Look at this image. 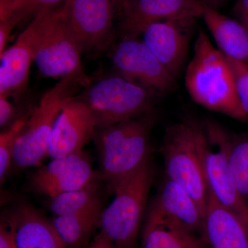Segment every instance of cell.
Returning a JSON list of instances; mask_svg holds the SVG:
<instances>
[{
	"label": "cell",
	"mask_w": 248,
	"mask_h": 248,
	"mask_svg": "<svg viewBox=\"0 0 248 248\" xmlns=\"http://www.w3.org/2000/svg\"><path fill=\"white\" fill-rule=\"evenodd\" d=\"M185 84L190 97L199 105L239 122H248L226 59L203 30L199 31L195 41Z\"/></svg>",
	"instance_id": "1"
},
{
	"label": "cell",
	"mask_w": 248,
	"mask_h": 248,
	"mask_svg": "<svg viewBox=\"0 0 248 248\" xmlns=\"http://www.w3.org/2000/svg\"><path fill=\"white\" fill-rule=\"evenodd\" d=\"M63 4L41 11L22 34L32 48L41 74L60 79L75 76L86 88L92 82L83 69L82 53L68 29Z\"/></svg>",
	"instance_id": "2"
},
{
	"label": "cell",
	"mask_w": 248,
	"mask_h": 248,
	"mask_svg": "<svg viewBox=\"0 0 248 248\" xmlns=\"http://www.w3.org/2000/svg\"><path fill=\"white\" fill-rule=\"evenodd\" d=\"M154 177L152 158L135 172L109 184L115 195L102 210L99 233L115 248H135Z\"/></svg>",
	"instance_id": "3"
},
{
	"label": "cell",
	"mask_w": 248,
	"mask_h": 248,
	"mask_svg": "<svg viewBox=\"0 0 248 248\" xmlns=\"http://www.w3.org/2000/svg\"><path fill=\"white\" fill-rule=\"evenodd\" d=\"M153 112L96 130L93 140L99 158V177L117 182L152 158L150 135Z\"/></svg>",
	"instance_id": "4"
},
{
	"label": "cell",
	"mask_w": 248,
	"mask_h": 248,
	"mask_svg": "<svg viewBox=\"0 0 248 248\" xmlns=\"http://www.w3.org/2000/svg\"><path fill=\"white\" fill-rule=\"evenodd\" d=\"M199 125L190 119L169 125L160 152L166 177L190 194L205 217L208 191L197 141Z\"/></svg>",
	"instance_id": "5"
},
{
	"label": "cell",
	"mask_w": 248,
	"mask_h": 248,
	"mask_svg": "<svg viewBox=\"0 0 248 248\" xmlns=\"http://www.w3.org/2000/svg\"><path fill=\"white\" fill-rule=\"evenodd\" d=\"M81 86L76 77H63L42 96L15 145L13 164L17 169L37 166L48 156L50 137L59 114Z\"/></svg>",
	"instance_id": "6"
},
{
	"label": "cell",
	"mask_w": 248,
	"mask_h": 248,
	"mask_svg": "<svg viewBox=\"0 0 248 248\" xmlns=\"http://www.w3.org/2000/svg\"><path fill=\"white\" fill-rule=\"evenodd\" d=\"M156 95L117 75L91 83L78 98L92 111L99 130L152 113Z\"/></svg>",
	"instance_id": "7"
},
{
	"label": "cell",
	"mask_w": 248,
	"mask_h": 248,
	"mask_svg": "<svg viewBox=\"0 0 248 248\" xmlns=\"http://www.w3.org/2000/svg\"><path fill=\"white\" fill-rule=\"evenodd\" d=\"M68 29L81 53L99 55L113 44L115 9L111 0H66Z\"/></svg>",
	"instance_id": "8"
},
{
	"label": "cell",
	"mask_w": 248,
	"mask_h": 248,
	"mask_svg": "<svg viewBox=\"0 0 248 248\" xmlns=\"http://www.w3.org/2000/svg\"><path fill=\"white\" fill-rule=\"evenodd\" d=\"M110 58L119 76L157 94L169 92L174 78L139 37H122Z\"/></svg>",
	"instance_id": "9"
},
{
	"label": "cell",
	"mask_w": 248,
	"mask_h": 248,
	"mask_svg": "<svg viewBox=\"0 0 248 248\" xmlns=\"http://www.w3.org/2000/svg\"><path fill=\"white\" fill-rule=\"evenodd\" d=\"M197 141L208 190L220 205L239 218L248 231V208L235 186L224 153L205 135L201 123Z\"/></svg>",
	"instance_id": "10"
},
{
	"label": "cell",
	"mask_w": 248,
	"mask_h": 248,
	"mask_svg": "<svg viewBox=\"0 0 248 248\" xmlns=\"http://www.w3.org/2000/svg\"><path fill=\"white\" fill-rule=\"evenodd\" d=\"M202 0H129L120 13L122 37H140L150 24L171 19L196 20L202 17Z\"/></svg>",
	"instance_id": "11"
},
{
	"label": "cell",
	"mask_w": 248,
	"mask_h": 248,
	"mask_svg": "<svg viewBox=\"0 0 248 248\" xmlns=\"http://www.w3.org/2000/svg\"><path fill=\"white\" fill-rule=\"evenodd\" d=\"M97 177L99 172L93 169L89 155L82 151L52 159L31 176L30 184L36 193L51 199L91 185Z\"/></svg>",
	"instance_id": "12"
},
{
	"label": "cell",
	"mask_w": 248,
	"mask_h": 248,
	"mask_svg": "<svg viewBox=\"0 0 248 248\" xmlns=\"http://www.w3.org/2000/svg\"><path fill=\"white\" fill-rule=\"evenodd\" d=\"M97 130L92 111L78 97L65 103L59 114L49 143L48 156L59 159L83 151Z\"/></svg>",
	"instance_id": "13"
},
{
	"label": "cell",
	"mask_w": 248,
	"mask_h": 248,
	"mask_svg": "<svg viewBox=\"0 0 248 248\" xmlns=\"http://www.w3.org/2000/svg\"><path fill=\"white\" fill-rule=\"evenodd\" d=\"M195 21L171 19L155 22L141 33L142 41L174 78L187 56L190 31Z\"/></svg>",
	"instance_id": "14"
},
{
	"label": "cell",
	"mask_w": 248,
	"mask_h": 248,
	"mask_svg": "<svg viewBox=\"0 0 248 248\" xmlns=\"http://www.w3.org/2000/svg\"><path fill=\"white\" fill-rule=\"evenodd\" d=\"M141 248H211L206 239L191 231L154 205L145 217Z\"/></svg>",
	"instance_id": "15"
},
{
	"label": "cell",
	"mask_w": 248,
	"mask_h": 248,
	"mask_svg": "<svg viewBox=\"0 0 248 248\" xmlns=\"http://www.w3.org/2000/svg\"><path fill=\"white\" fill-rule=\"evenodd\" d=\"M4 216L14 230L18 248H66L51 220L31 204H17Z\"/></svg>",
	"instance_id": "16"
},
{
	"label": "cell",
	"mask_w": 248,
	"mask_h": 248,
	"mask_svg": "<svg viewBox=\"0 0 248 248\" xmlns=\"http://www.w3.org/2000/svg\"><path fill=\"white\" fill-rule=\"evenodd\" d=\"M204 133L224 153L228 169L248 208V133H232L213 120L202 122Z\"/></svg>",
	"instance_id": "17"
},
{
	"label": "cell",
	"mask_w": 248,
	"mask_h": 248,
	"mask_svg": "<svg viewBox=\"0 0 248 248\" xmlns=\"http://www.w3.org/2000/svg\"><path fill=\"white\" fill-rule=\"evenodd\" d=\"M204 220L205 239L211 248H248L247 229L209 191Z\"/></svg>",
	"instance_id": "18"
},
{
	"label": "cell",
	"mask_w": 248,
	"mask_h": 248,
	"mask_svg": "<svg viewBox=\"0 0 248 248\" xmlns=\"http://www.w3.org/2000/svg\"><path fill=\"white\" fill-rule=\"evenodd\" d=\"M151 204L205 239L203 214L190 194L177 183L166 177Z\"/></svg>",
	"instance_id": "19"
},
{
	"label": "cell",
	"mask_w": 248,
	"mask_h": 248,
	"mask_svg": "<svg viewBox=\"0 0 248 248\" xmlns=\"http://www.w3.org/2000/svg\"><path fill=\"white\" fill-rule=\"evenodd\" d=\"M202 17L223 55L248 63V31L239 21L206 4Z\"/></svg>",
	"instance_id": "20"
},
{
	"label": "cell",
	"mask_w": 248,
	"mask_h": 248,
	"mask_svg": "<svg viewBox=\"0 0 248 248\" xmlns=\"http://www.w3.org/2000/svg\"><path fill=\"white\" fill-rule=\"evenodd\" d=\"M0 59V95L19 97L27 88L31 63L34 62L32 48L22 33Z\"/></svg>",
	"instance_id": "21"
},
{
	"label": "cell",
	"mask_w": 248,
	"mask_h": 248,
	"mask_svg": "<svg viewBox=\"0 0 248 248\" xmlns=\"http://www.w3.org/2000/svg\"><path fill=\"white\" fill-rule=\"evenodd\" d=\"M102 204L66 216H55L51 220L54 228L66 248H79L98 226Z\"/></svg>",
	"instance_id": "22"
},
{
	"label": "cell",
	"mask_w": 248,
	"mask_h": 248,
	"mask_svg": "<svg viewBox=\"0 0 248 248\" xmlns=\"http://www.w3.org/2000/svg\"><path fill=\"white\" fill-rule=\"evenodd\" d=\"M101 204L97 187L94 182L83 188L60 194L50 199L49 208L55 216H66Z\"/></svg>",
	"instance_id": "23"
},
{
	"label": "cell",
	"mask_w": 248,
	"mask_h": 248,
	"mask_svg": "<svg viewBox=\"0 0 248 248\" xmlns=\"http://www.w3.org/2000/svg\"><path fill=\"white\" fill-rule=\"evenodd\" d=\"M66 0H0V22L16 27L24 19H32L43 10L55 9Z\"/></svg>",
	"instance_id": "24"
},
{
	"label": "cell",
	"mask_w": 248,
	"mask_h": 248,
	"mask_svg": "<svg viewBox=\"0 0 248 248\" xmlns=\"http://www.w3.org/2000/svg\"><path fill=\"white\" fill-rule=\"evenodd\" d=\"M29 116L25 115L15 121L7 130L0 134V180L4 182L13 165L15 145L27 125Z\"/></svg>",
	"instance_id": "25"
},
{
	"label": "cell",
	"mask_w": 248,
	"mask_h": 248,
	"mask_svg": "<svg viewBox=\"0 0 248 248\" xmlns=\"http://www.w3.org/2000/svg\"><path fill=\"white\" fill-rule=\"evenodd\" d=\"M225 58L232 73L240 102L248 114V63L228 57Z\"/></svg>",
	"instance_id": "26"
},
{
	"label": "cell",
	"mask_w": 248,
	"mask_h": 248,
	"mask_svg": "<svg viewBox=\"0 0 248 248\" xmlns=\"http://www.w3.org/2000/svg\"><path fill=\"white\" fill-rule=\"evenodd\" d=\"M0 248H18L14 230L4 215L0 222Z\"/></svg>",
	"instance_id": "27"
},
{
	"label": "cell",
	"mask_w": 248,
	"mask_h": 248,
	"mask_svg": "<svg viewBox=\"0 0 248 248\" xmlns=\"http://www.w3.org/2000/svg\"><path fill=\"white\" fill-rule=\"evenodd\" d=\"M8 97L0 95V126L3 128L14 118L16 110Z\"/></svg>",
	"instance_id": "28"
},
{
	"label": "cell",
	"mask_w": 248,
	"mask_h": 248,
	"mask_svg": "<svg viewBox=\"0 0 248 248\" xmlns=\"http://www.w3.org/2000/svg\"><path fill=\"white\" fill-rule=\"evenodd\" d=\"M234 13L238 21L248 31V0H238L234 6Z\"/></svg>",
	"instance_id": "29"
},
{
	"label": "cell",
	"mask_w": 248,
	"mask_h": 248,
	"mask_svg": "<svg viewBox=\"0 0 248 248\" xmlns=\"http://www.w3.org/2000/svg\"><path fill=\"white\" fill-rule=\"evenodd\" d=\"M89 248H115L112 243L104 235L99 233L94 238L93 244Z\"/></svg>",
	"instance_id": "30"
},
{
	"label": "cell",
	"mask_w": 248,
	"mask_h": 248,
	"mask_svg": "<svg viewBox=\"0 0 248 248\" xmlns=\"http://www.w3.org/2000/svg\"><path fill=\"white\" fill-rule=\"evenodd\" d=\"M129 0H111L112 5H113L114 9H115V13H120L124 5Z\"/></svg>",
	"instance_id": "31"
},
{
	"label": "cell",
	"mask_w": 248,
	"mask_h": 248,
	"mask_svg": "<svg viewBox=\"0 0 248 248\" xmlns=\"http://www.w3.org/2000/svg\"><path fill=\"white\" fill-rule=\"evenodd\" d=\"M205 4L213 8V9H217L221 4L223 0H202Z\"/></svg>",
	"instance_id": "32"
}]
</instances>
